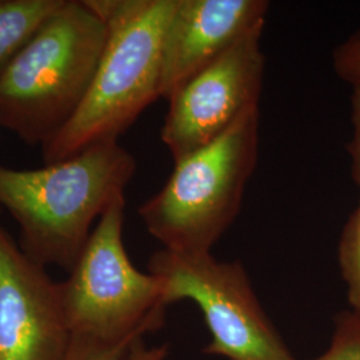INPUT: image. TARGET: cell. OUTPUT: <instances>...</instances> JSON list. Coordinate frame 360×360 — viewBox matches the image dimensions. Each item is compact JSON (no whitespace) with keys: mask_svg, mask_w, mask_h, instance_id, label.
Instances as JSON below:
<instances>
[{"mask_svg":"<svg viewBox=\"0 0 360 360\" xmlns=\"http://www.w3.org/2000/svg\"><path fill=\"white\" fill-rule=\"evenodd\" d=\"M135 171L134 155L119 141L35 169L0 165V210L15 220L25 254L70 272L95 221L124 196Z\"/></svg>","mask_w":360,"mask_h":360,"instance_id":"obj_1","label":"cell"},{"mask_svg":"<svg viewBox=\"0 0 360 360\" xmlns=\"http://www.w3.org/2000/svg\"><path fill=\"white\" fill-rule=\"evenodd\" d=\"M107 26L102 56L75 115L40 147L44 165L119 141L160 98L163 44L176 0H89Z\"/></svg>","mask_w":360,"mask_h":360,"instance_id":"obj_2","label":"cell"},{"mask_svg":"<svg viewBox=\"0 0 360 360\" xmlns=\"http://www.w3.org/2000/svg\"><path fill=\"white\" fill-rule=\"evenodd\" d=\"M107 39L89 0H65L0 77V127L41 147L75 115Z\"/></svg>","mask_w":360,"mask_h":360,"instance_id":"obj_3","label":"cell"},{"mask_svg":"<svg viewBox=\"0 0 360 360\" xmlns=\"http://www.w3.org/2000/svg\"><path fill=\"white\" fill-rule=\"evenodd\" d=\"M259 158V107L205 147L174 162L165 186L138 212L166 250L207 254L238 217Z\"/></svg>","mask_w":360,"mask_h":360,"instance_id":"obj_4","label":"cell"},{"mask_svg":"<svg viewBox=\"0 0 360 360\" xmlns=\"http://www.w3.org/2000/svg\"><path fill=\"white\" fill-rule=\"evenodd\" d=\"M124 208L123 196L105 210L67 279L59 282L75 338L119 345L143 339L165 321L160 279L138 270L124 248Z\"/></svg>","mask_w":360,"mask_h":360,"instance_id":"obj_5","label":"cell"},{"mask_svg":"<svg viewBox=\"0 0 360 360\" xmlns=\"http://www.w3.org/2000/svg\"><path fill=\"white\" fill-rule=\"evenodd\" d=\"M148 272L163 285L166 306L191 299L202 309L212 342L207 354L229 360H295L262 309L245 269L207 254L155 252Z\"/></svg>","mask_w":360,"mask_h":360,"instance_id":"obj_6","label":"cell"},{"mask_svg":"<svg viewBox=\"0 0 360 360\" xmlns=\"http://www.w3.org/2000/svg\"><path fill=\"white\" fill-rule=\"evenodd\" d=\"M262 32L235 44L168 98L160 139L174 162L217 141L245 112L259 107L266 65Z\"/></svg>","mask_w":360,"mask_h":360,"instance_id":"obj_7","label":"cell"},{"mask_svg":"<svg viewBox=\"0 0 360 360\" xmlns=\"http://www.w3.org/2000/svg\"><path fill=\"white\" fill-rule=\"evenodd\" d=\"M71 343L59 282L0 224V360H65Z\"/></svg>","mask_w":360,"mask_h":360,"instance_id":"obj_8","label":"cell"},{"mask_svg":"<svg viewBox=\"0 0 360 360\" xmlns=\"http://www.w3.org/2000/svg\"><path fill=\"white\" fill-rule=\"evenodd\" d=\"M267 0H176L162 59L160 98L257 31H263Z\"/></svg>","mask_w":360,"mask_h":360,"instance_id":"obj_9","label":"cell"},{"mask_svg":"<svg viewBox=\"0 0 360 360\" xmlns=\"http://www.w3.org/2000/svg\"><path fill=\"white\" fill-rule=\"evenodd\" d=\"M65 0H0V77Z\"/></svg>","mask_w":360,"mask_h":360,"instance_id":"obj_10","label":"cell"},{"mask_svg":"<svg viewBox=\"0 0 360 360\" xmlns=\"http://www.w3.org/2000/svg\"><path fill=\"white\" fill-rule=\"evenodd\" d=\"M338 262L351 311L360 315V199L340 233Z\"/></svg>","mask_w":360,"mask_h":360,"instance_id":"obj_11","label":"cell"},{"mask_svg":"<svg viewBox=\"0 0 360 360\" xmlns=\"http://www.w3.org/2000/svg\"><path fill=\"white\" fill-rule=\"evenodd\" d=\"M166 347L147 348L143 339L119 345H105L72 336L65 360H165Z\"/></svg>","mask_w":360,"mask_h":360,"instance_id":"obj_12","label":"cell"},{"mask_svg":"<svg viewBox=\"0 0 360 360\" xmlns=\"http://www.w3.org/2000/svg\"><path fill=\"white\" fill-rule=\"evenodd\" d=\"M314 360H360V315L351 309L340 312L335 318L330 347Z\"/></svg>","mask_w":360,"mask_h":360,"instance_id":"obj_13","label":"cell"},{"mask_svg":"<svg viewBox=\"0 0 360 360\" xmlns=\"http://www.w3.org/2000/svg\"><path fill=\"white\" fill-rule=\"evenodd\" d=\"M333 68L349 86L360 80V28L349 34L333 50Z\"/></svg>","mask_w":360,"mask_h":360,"instance_id":"obj_14","label":"cell"},{"mask_svg":"<svg viewBox=\"0 0 360 360\" xmlns=\"http://www.w3.org/2000/svg\"><path fill=\"white\" fill-rule=\"evenodd\" d=\"M349 107L352 134L347 143V151L351 160V178L360 193V80L351 84Z\"/></svg>","mask_w":360,"mask_h":360,"instance_id":"obj_15","label":"cell"},{"mask_svg":"<svg viewBox=\"0 0 360 360\" xmlns=\"http://www.w3.org/2000/svg\"><path fill=\"white\" fill-rule=\"evenodd\" d=\"M0 214H1V210H0Z\"/></svg>","mask_w":360,"mask_h":360,"instance_id":"obj_16","label":"cell"}]
</instances>
